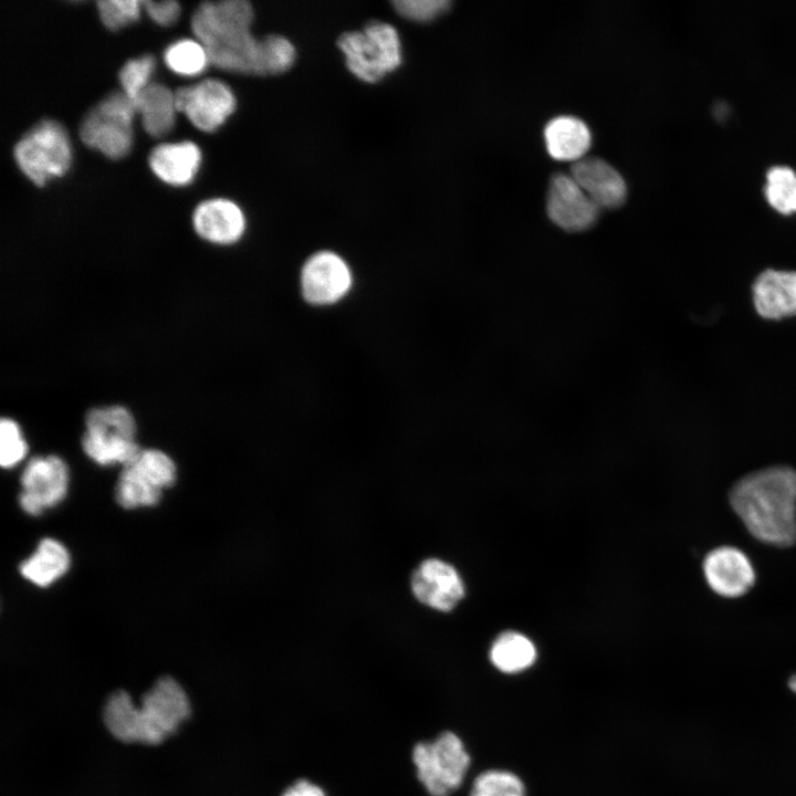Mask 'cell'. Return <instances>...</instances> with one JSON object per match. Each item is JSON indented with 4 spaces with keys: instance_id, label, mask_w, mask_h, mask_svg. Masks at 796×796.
Listing matches in <instances>:
<instances>
[{
    "instance_id": "1",
    "label": "cell",
    "mask_w": 796,
    "mask_h": 796,
    "mask_svg": "<svg viewBox=\"0 0 796 796\" xmlns=\"http://www.w3.org/2000/svg\"><path fill=\"white\" fill-rule=\"evenodd\" d=\"M730 503L747 531L778 547L796 543V470L775 465L739 480Z\"/></svg>"
},
{
    "instance_id": "2",
    "label": "cell",
    "mask_w": 796,
    "mask_h": 796,
    "mask_svg": "<svg viewBox=\"0 0 796 796\" xmlns=\"http://www.w3.org/2000/svg\"><path fill=\"white\" fill-rule=\"evenodd\" d=\"M253 19L247 0L203 2L192 14L191 30L216 67L263 76L261 39L251 31Z\"/></svg>"
},
{
    "instance_id": "3",
    "label": "cell",
    "mask_w": 796,
    "mask_h": 796,
    "mask_svg": "<svg viewBox=\"0 0 796 796\" xmlns=\"http://www.w3.org/2000/svg\"><path fill=\"white\" fill-rule=\"evenodd\" d=\"M337 46L348 71L365 83L381 81L402 63L400 35L387 22L371 21L362 30L344 32Z\"/></svg>"
},
{
    "instance_id": "4",
    "label": "cell",
    "mask_w": 796,
    "mask_h": 796,
    "mask_svg": "<svg viewBox=\"0 0 796 796\" xmlns=\"http://www.w3.org/2000/svg\"><path fill=\"white\" fill-rule=\"evenodd\" d=\"M410 756L416 778L429 796H451L462 786L471 765L464 742L452 731L415 743Z\"/></svg>"
},
{
    "instance_id": "5",
    "label": "cell",
    "mask_w": 796,
    "mask_h": 796,
    "mask_svg": "<svg viewBox=\"0 0 796 796\" xmlns=\"http://www.w3.org/2000/svg\"><path fill=\"white\" fill-rule=\"evenodd\" d=\"M136 421L124 406L90 409L85 415L82 448L101 465L129 464L140 452L135 441Z\"/></svg>"
},
{
    "instance_id": "6",
    "label": "cell",
    "mask_w": 796,
    "mask_h": 796,
    "mask_svg": "<svg viewBox=\"0 0 796 796\" xmlns=\"http://www.w3.org/2000/svg\"><path fill=\"white\" fill-rule=\"evenodd\" d=\"M13 156L24 176L42 187L70 168L72 151L67 133L59 122L42 119L19 139Z\"/></svg>"
},
{
    "instance_id": "7",
    "label": "cell",
    "mask_w": 796,
    "mask_h": 796,
    "mask_svg": "<svg viewBox=\"0 0 796 796\" xmlns=\"http://www.w3.org/2000/svg\"><path fill=\"white\" fill-rule=\"evenodd\" d=\"M136 105L123 92H113L84 116L80 137L111 159H121L132 149Z\"/></svg>"
},
{
    "instance_id": "8",
    "label": "cell",
    "mask_w": 796,
    "mask_h": 796,
    "mask_svg": "<svg viewBox=\"0 0 796 796\" xmlns=\"http://www.w3.org/2000/svg\"><path fill=\"white\" fill-rule=\"evenodd\" d=\"M191 714L189 699L171 677H160L136 710V742L155 745L175 734Z\"/></svg>"
},
{
    "instance_id": "9",
    "label": "cell",
    "mask_w": 796,
    "mask_h": 796,
    "mask_svg": "<svg viewBox=\"0 0 796 796\" xmlns=\"http://www.w3.org/2000/svg\"><path fill=\"white\" fill-rule=\"evenodd\" d=\"M175 480L172 459L160 450L144 449L122 470L115 499L124 509L151 506L158 503L163 490L172 485Z\"/></svg>"
},
{
    "instance_id": "10",
    "label": "cell",
    "mask_w": 796,
    "mask_h": 796,
    "mask_svg": "<svg viewBox=\"0 0 796 796\" xmlns=\"http://www.w3.org/2000/svg\"><path fill=\"white\" fill-rule=\"evenodd\" d=\"M177 111L199 130L212 133L233 114L237 98L231 87L217 78H206L175 91Z\"/></svg>"
},
{
    "instance_id": "11",
    "label": "cell",
    "mask_w": 796,
    "mask_h": 796,
    "mask_svg": "<svg viewBox=\"0 0 796 796\" xmlns=\"http://www.w3.org/2000/svg\"><path fill=\"white\" fill-rule=\"evenodd\" d=\"M69 468L57 455H41L29 460L22 474L20 506L31 515L60 503L67 492Z\"/></svg>"
},
{
    "instance_id": "12",
    "label": "cell",
    "mask_w": 796,
    "mask_h": 796,
    "mask_svg": "<svg viewBox=\"0 0 796 796\" xmlns=\"http://www.w3.org/2000/svg\"><path fill=\"white\" fill-rule=\"evenodd\" d=\"M352 272L337 253L322 250L312 254L301 272V289L306 302L328 305L343 298L350 290Z\"/></svg>"
},
{
    "instance_id": "13",
    "label": "cell",
    "mask_w": 796,
    "mask_h": 796,
    "mask_svg": "<svg viewBox=\"0 0 796 796\" xmlns=\"http://www.w3.org/2000/svg\"><path fill=\"white\" fill-rule=\"evenodd\" d=\"M410 589L426 607L450 611L464 596V585L457 569L439 558L422 561L412 572Z\"/></svg>"
},
{
    "instance_id": "14",
    "label": "cell",
    "mask_w": 796,
    "mask_h": 796,
    "mask_svg": "<svg viewBox=\"0 0 796 796\" xmlns=\"http://www.w3.org/2000/svg\"><path fill=\"white\" fill-rule=\"evenodd\" d=\"M599 207L586 195L572 176L555 175L547 196V214L565 231L589 229L597 220Z\"/></svg>"
},
{
    "instance_id": "15",
    "label": "cell",
    "mask_w": 796,
    "mask_h": 796,
    "mask_svg": "<svg viewBox=\"0 0 796 796\" xmlns=\"http://www.w3.org/2000/svg\"><path fill=\"white\" fill-rule=\"evenodd\" d=\"M702 568L710 588L722 597L743 596L755 582L750 558L734 546H720L709 552Z\"/></svg>"
},
{
    "instance_id": "16",
    "label": "cell",
    "mask_w": 796,
    "mask_h": 796,
    "mask_svg": "<svg viewBox=\"0 0 796 796\" xmlns=\"http://www.w3.org/2000/svg\"><path fill=\"white\" fill-rule=\"evenodd\" d=\"M192 224L201 239L214 244L229 245L242 238L247 219L242 209L232 200L213 198L196 207Z\"/></svg>"
},
{
    "instance_id": "17",
    "label": "cell",
    "mask_w": 796,
    "mask_h": 796,
    "mask_svg": "<svg viewBox=\"0 0 796 796\" xmlns=\"http://www.w3.org/2000/svg\"><path fill=\"white\" fill-rule=\"evenodd\" d=\"M570 176L599 208H618L626 199L624 178L604 159L582 158L572 166Z\"/></svg>"
},
{
    "instance_id": "18",
    "label": "cell",
    "mask_w": 796,
    "mask_h": 796,
    "mask_svg": "<svg viewBox=\"0 0 796 796\" xmlns=\"http://www.w3.org/2000/svg\"><path fill=\"white\" fill-rule=\"evenodd\" d=\"M753 301L765 318L796 315V272L772 269L762 272L753 284Z\"/></svg>"
},
{
    "instance_id": "19",
    "label": "cell",
    "mask_w": 796,
    "mask_h": 796,
    "mask_svg": "<svg viewBox=\"0 0 796 796\" xmlns=\"http://www.w3.org/2000/svg\"><path fill=\"white\" fill-rule=\"evenodd\" d=\"M151 171L171 186L189 185L201 164L199 147L189 140L156 146L149 154Z\"/></svg>"
},
{
    "instance_id": "20",
    "label": "cell",
    "mask_w": 796,
    "mask_h": 796,
    "mask_svg": "<svg viewBox=\"0 0 796 796\" xmlns=\"http://www.w3.org/2000/svg\"><path fill=\"white\" fill-rule=\"evenodd\" d=\"M548 154L557 160L583 158L591 144V135L584 122L573 116H558L552 119L544 130Z\"/></svg>"
},
{
    "instance_id": "21",
    "label": "cell",
    "mask_w": 796,
    "mask_h": 796,
    "mask_svg": "<svg viewBox=\"0 0 796 796\" xmlns=\"http://www.w3.org/2000/svg\"><path fill=\"white\" fill-rule=\"evenodd\" d=\"M136 107L149 136L161 138L172 130L178 111L175 92L166 85L155 82L148 84L139 95Z\"/></svg>"
},
{
    "instance_id": "22",
    "label": "cell",
    "mask_w": 796,
    "mask_h": 796,
    "mask_svg": "<svg viewBox=\"0 0 796 796\" xmlns=\"http://www.w3.org/2000/svg\"><path fill=\"white\" fill-rule=\"evenodd\" d=\"M70 567L67 549L56 540H42L36 551L20 565L21 575L34 585L45 587Z\"/></svg>"
},
{
    "instance_id": "23",
    "label": "cell",
    "mask_w": 796,
    "mask_h": 796,
    "mask_svg": "<svg viewBox=\"0 0 796 796\" xmlns=\"http://www.w3.org/2000/svg\"><path fill=\"white\" fill-rule=\"evenodd\" d=\"M536 649L525 636L507 631L500 635L490 649L492 664L503 673H519L536 660Z\"/></svg>"
},
{
    "instance_id": "24",
    "label": "cell",
    "mask_w": 796,
    "mask_h": 796,
    "mask_svg": "<svg viewBox=\"0 0 796 796\" xmlns=\"http://www.w3.org/2000/svg\"><path fill=\"white\" fill-rule=\"evenodd\" d=\"M103 721L116 740L124 743L136 742V706L126 691L117 690L106 699Z\"/></svg>"
},
{
    "instance_id": "25",
    "label": "cell",
    "mask_w": 796,
    "mask_h": 796,
    "mask_svg": "<svg viewBox=\"0 0 796 796\" xmlns=\"http://www.w3.org/2000/svg\"><path fill=\"white\" fill-rule=\"evenodd\" d=\"M164 61L170 71L182 76L198 75L210 63L205 46L190 39L171 43L165 50Z\"/></svg>"
},
{
    "instance_id": "26",
    "label": "cell",
    "mask_w": 796,
    "mask_h": 796,
    "mask_svg": "<svg viewBox=\"0 0 796 796\" xmlns=\"http://www.w3.org/2000/svg\"><path fill=\"white\" fill-rule=\"evenodd\" d=\"M764 193L776 211L784 214L796 212V171L786 166L771 168Z\"/></svg>"
},
{
    "instance_id": "27",
    "label": "cell",
    "mask_w": 796,
    "mask_h": 796,
    "mask_svg": "<svg viewBox=\"0 0 796 796\" xmlns=\"http://www.w3.org/2000/svg\"><path fill=\"white\" fill-rule=\"evenodd\" d=\"M469 796H526V788L515 773L492 768L474 778Z\"/></svg>"
},
{
    "instance_id": "28",
    "label": "cell",
    "mask_w": 796,
    "mask_h": 796,
    "mask_svg": "<svg viewBox=\"0 0 796 796\" xmlns=\"http://www.w3.org/2000/svg\"><path fill=\"white\" fill-rule=\"evenodd\" d=\"M296 49L292 41L281 34H269L261 39L262 72L264 75H280L292 69L296 61Z\"/></svg>"
},
{
    "instance_id": "29",
    "label": "cell",
    "mask_w": 796,
    "mask_h": 796,
    "mask_svg": "<svg viewBox=\"0 0 796 796\" xmlns=\"http://www.w3.org/2000/svg\"><path fill=\"white\" fill-rule=\"evenodd\" d=\"M155 65L156 61L153 55H144L128 60L119 70L118 80L123 93L133 101L135 105L142 92L150 84L149 81Z\"/></svg>"
},
{
    "instance_id": "30",
    "label": "cell",
    "mask_w": 796,
    "mask_h": 796,
    "mask_svg": "<svg viewBox=\"0 0 796 796\" xmlns=\"http://www.w3.org/2000/svg\"><path fill=\"white\" fill-rule=\"evenodd\" d=\"M28 444L17 421L2 418L0 421V463L12 468L24 459Z\"/></svg>"
},
{
    "instance_id": "31",
    "label": "cell",
    "mask_w": 796,
    "mask_h": 796,
    "mask_svg": "<svg viewBox=\"0 0 796 796\" xmlns=\"http://www.w3.org/2000/svg\"><path fill=\"white\" fill-rule=\"evenodd\" d=\"M102 23L117 31L137 21L142 2L137 0H102L96 3Z\"/></svg>"
},
{
    "instance_id": "32",
    "label": "cell",
    "mask_w": 796,
    "mask_h": 796,
    "mask_svg": "<svg viewBox=\"0 0 796 796\" xmlns=\"http://www.w3.org/2000/svg\"><path fill=\"white\" fill-rule=\"evenodd\" d=\"M391 4L404 19L426 23L446 13L451 2L448 0H396Z\"/></svg>"
},
{
    "instance_id": "33",
    "label": "cell",
    "mask_w": 796,
    "mask_h": 796,
    "mask_svg": "<svg viewBox=\"0 0 796 796\" xmlns=\"http://www.w3.org/2000/svg\"><path fill=\"white\" fill-rule=\"evenodd\" d=\"M142 6L149 18L159 25L169 27L174 24L180 15V6L177 1H142Z\"/></svg>"
},
{
    "instance_id": "34",
    "label": "cell",
    "mask_w": 796,
    "mask_h": 796,
    "mask_svg": "<svg viewBox=\"0 0 796 796\" xmlns=\"http://www.w3.org/2000/svg\"><path fill=\"white\" fill-rule=\"evenodd\" d=\"M280 796H328L326 790L308 778H297L287 785Z\"/></svg>"
},
{
    "instance_id": "35",
    "label": "cell",
    "mask_w": 796,
    "mask_h": 796,
    "mask_svg": "<svg viewBox=\"0 0 796 796\" xmlns=\"http://www.w3.org/2000/svg\"><path fill=\"white\" fill-rule=\"evenodd\" d=\"M788 685L792 691L796 692V674L789 679Z\"/></svg>"
}]
</instances>
